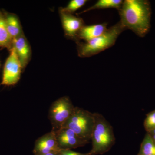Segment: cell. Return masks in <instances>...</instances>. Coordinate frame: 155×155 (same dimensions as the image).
I'll return each instance as SVG.
<instances>
[{
	"mask_svg": "<svg viewBox=\"0 0 155 155\" xmlns=\"http://www.w3.org/2000/svg\"><path fill=\"white\" fill-rule=\"evenodd\" d=\"M55 133L58 147L60 150H70L84 146L89 143L81 138L75 132L67 127H62Z\"/></svg>",
	"mask_w": 155,
	"mask_h": 155,
	"instance_id": "52a82bcc",
	"label": "cell"
},
{
	"mask_svg": "<svg viewBox=\"0 0 155 155\" xmlns=\"http://www.w3.org/2000/svg\"><path fill=\"white\" fill-rule=\"evenodd\" d=\"M138 155H142L139 154Z\"/></svg>",
	"mask_w": 155,
	"mask_h": 155,
	"instance_id": "44dd1931",
	"label": "cell"
},
{
	"mask_svg": "<svg viewBox=\"0 0 155 155\" xmlns=\"http://www.w3.org/2000/svg\"><path fill=\"white\" fill-rule=\"evenodd\" d=\"M59 149L55 133L51 130L39 137L35 143L33 153L34 155H43L52 153H58Z\"/></svg>",
	"mask_w": 155,
	"mask_h": 155,
	"instance_id": "ba28073f",
	"label": "cell"
},
{
	"mask_svg": "<svg viewBox=\"0 0 155 155\" xmlns=\"http://www.w3.org/2000/svg\"><path fill=\"white\" fill-rule=\"evenodd\" d=\"M6 26L9 35L12 40L23 35L19 18L14 14L5 13Z\"/></svg>",
	"mask_w": 155,
	"mask_h": 155,
	"instance_id": "7c38bea8",
	"label": "cell"
},
{
	"mask_svg": "<svg viewBox=\"0 0 155 155\" xmlns=\"http://www.w3.org/2000/svg\"><path fill=\"white\" fill-rule=\"evenodd\" d=\"M107 23L95 24L90 25H84L78 35V39L84 40L88 41L98 37L102 35L108 29Z\"/></svg>",
	"mask_w": 155,
	"mask_h": 155,
	"instance_id": "8fae6325",
	"label": "cell"
},
{
	"mask_svg": "<svg viewBox=\"0 0 155 155\" xmlns=\"http://www.w3.org/2000/svg\"><path fill=\"white\" fill-rule=\"evenodd\" d=\"M12 47L15 49L23 69L27 66L31 57L30 45L24 35L13 40Z\"/></svg>",
	"mask_w": 155,
	"mask_h": 155,
	"instance_id": "30bf717a",
	"label": "cell"
},
{
	"mask_svg": "<svg viewBox=\"0 0 155 155\" xmlns=\"http://www.w3.org/2000/svg\"><path fill=\"white\" fill-rule=\"evenodd\" d=\"M124 30L125 28L119 22L108 28L102 35L96 38L84 43L78 42V56L81 58H88L111 48Z\"/></svg>",
	"mask_w": 155,
	"mask_h": 155,
	"instance_id": "3957f363",
	"label": "cell"
},
{
	"mask_svg": "<svg viewBox=\"0 0 155 155\" xmlns=\"http://www.w3.org/2000/svg\"><path fill=\"white\" fill-rule=\"evenodd\" d=\"M94 122V113L75 107L72 115L63 127L70 128L81 138L89 142L91 140Z\"/></svg>",
	"mask_w": 155,
	"mask_h": 155,
	"instance_id": "277c9868",
	"label": "cell"
},
{
	"mask_svg": "<svg viewBox=\"0 0 155 155\" xmlns=\"http://www.w3.org/2000/svg\"><path fill=\"white\" fill-rule=\"evenodd\" d=\"M61 22L66 36L72 39H78V35L84 25L82 19L72 14L60 12Z\"/></svg>",
	"mask_w": 155,
	"mask_h": 155,
	"instance_id": "9c48e42d",
	"label": "cell"
},
{
	"mask_svg": "<svg viewBox=\"0 0 155 155\" xmlns=\"http://www.w3.org/2000/svg\"><path fill=\"white\" fill-rule=\"evenodd\" d=\"M12 42L13 40L7 30L5 14L0 10V47L8 48L10 50L12 48Z\"/></svg>",
	"mask_w": 155,
	"mask_h": 155,
	"instance_id": "4fadbf2b",
	"label": "cell"
},
{
	"mask_svg": "<svg viewBox=\"0 0 155 155\" xmlns=\"http://www.w3.org/2000/svg\"><path fill=\"white\" fill-rule=\"evenodd\" d=\"M43 155H59V154H58V153H52Z\"/></svg>",
	"mask_w": 155,
	"mask_h": 155,
	"instance_id": "ffe728a7",
	"label": "cell"
},
{
	"mask_svg": "<svg viewBox=\"0 0 155 155\" xmlns=\"http://www.w3.org/2000/svg\"><path fill=\"white\" fill-rule=\"evenodd\" d=\"M139 154L155 155V143L149 133L147 134L142 143Z\"/></svg>",
	"mask_w": 155,
	"mask_h": 155,
	"instance_id": "9a60e30c",
	"label": "cell"
},
{
	"mask_svg": "<svg viewBox=\"0 0 155 155\" xmlns=\"http://www.w3.org/2000/svg\"><path fill=\"white\" fill-rule=\"evenodd\" d=\"M58 154L59 155H91L89 153H82L73 151L70 150H60Z\"/></svg>",
	"mask_w": 155,
	"mask_h": 155,
	"instance_id": "ac0fdd59",
	"label": "cell"
},
{
	"mask_svg": "<svg viewBox=\"0 0 155 155\" xmlns=\"http://www.w3.org/2000/svg\"><path fill=\"white\" fill-rule=\"evenodd\" d=\"M75 107L67 96L62 97L54 102L50 107L48 114V118L52 126V130L57 131L63 127Z\"/></svg>",
	"mask_w": 155,
	"mask_h": 155,
	"instance_id": "5b68a950",
	"label": "cell"
},
{
	"mask_svg": "<svg viewBox=\"0 0 155 155\" xmlns=\"http://www.w3.org/2000/svg\"><path fill=\"white\" fill-rule=\"evenodd\" d=\"M87 1L86 0H72L67 7L60 9V12L72 14L78 9L83 7Z\"/></svg>",
	"mask_w": 155,
	"mask_h": 155,
	"instance_id": "2e32d148",
	"label": "cell"
},
{
	"mask_svg": "<svg viewBox=\"0 0 155 155\" xmlns=\"http://www.w3.org/2000/svg\"><path fill=\"white\" fill-rule=\"evenodd\" d=\"M144 124L145 128L148 132L155 129V110L147 115Z\"/></svg>",
	"mask_w": 155,
	"mask_h": 155,
	"instance_id": "e0dca14e",
	"label": "cell"
},
{
	"mask_svg": "<svg viewBox=\"0 0 155 155\" xmlns=\"http://www.w3.org/2000/svg\"><path fill=\"white\" fill-rule=\"evenodd\" d=\"M10 51V55L6 60L4 67L1 83L3 85L8 86L14 85L18 82L22 69L14 48L12 47Z\"/></svg>",
	"mask_w": 155,
	"mask_h": 155,
	"instance_id": "8992f818",
	"label": "cell"
},
{
	"mask_svg": "<svg viewBox=\"0 0 155 155\" xmlns=\"http://www.w3.org/2000/svg\"><path fill=\"white\" fill-rule=\"evenodd\" d=\"M148 133L149 134L150 136L151 137H152L155 143V129L151 130L149 132H148Z\"/></svg>",
	"mask_w": 155,
	"mask_h": 155,
	"instance_id": "d6986e66",
	"label": "cell"
},
{
	"mask_svg": "<svg viewBox=\"0 0 155 155\" xmlns=\"http://www.w3.org/2000/svg\"><path fill=\"white\" fill-rule=\"evenodd\" d=\"M123 3L122 0H99L94 5L82 11L80 14L96 9H104L114 8L119 10Z\"/></svg>",
	"mask_w": 155,
	"mask_h": 155,
	"instance_id": "5bb4252c",
	"label": "cell"
},
{
	"mask_svg": "<svg viewBox=\"0 0 155 155\" xmlns=\"http://www.w3.org/2000/svg\"><path fill=\"white\" fill-rule=\"evenodd\" d=\"M95 122L92 133L91 155H102L111 149L115 143L113 128L103 115L94 113Z\"/></svg>",
	"mask_w": 155,
	"mask_h": 155,
	"instance_id": "7a4b0ae2",
	"label": "cell"
},
{
	"mask_svg": "<svg viewBox=\"0 0 155 155\" xmlns=\"http://www.w3.org/2000/svg\"><path fill=\"white\" fill-rule=\"evenodd\" d=\"M119 11L120 22L125 29H130L140 37L149 32L151 9L148 1L125 0Z\"/></svg>",
	"mask_w": 155,
	"mask_h": 155,
	"instance_id": "6da1fadb",
	"label": "cell"
}]
</instances>
